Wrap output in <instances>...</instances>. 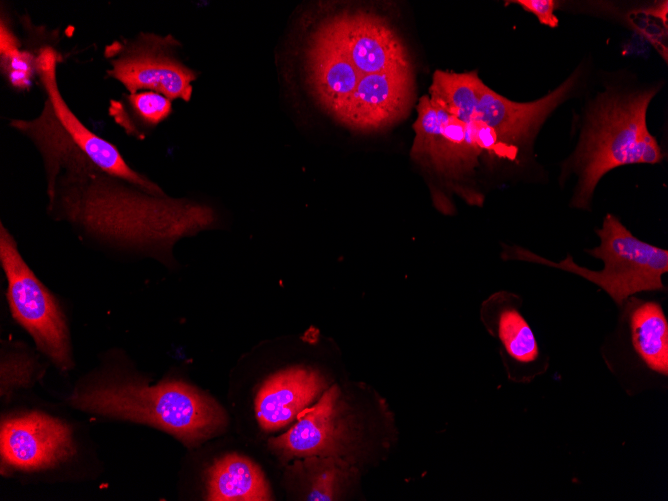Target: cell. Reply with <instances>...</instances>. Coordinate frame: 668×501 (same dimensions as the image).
<instances>
[{
    "label": "cell",
    "instance_id": "19",
    "mask_svg": "<svg viewBox=\"0 0 668 501\" xmlns=\"http://www.w3.org/2000/svg\"><path fill=\"white\" fill-rule=\"evenodd\" d=\"M292 467L306 483L305 500L309 501L337 500L350 473L348 463L338 456H309Z\"/></svg>",
    "mask_w": 668,
    "mask_h": 501
},
{
    "label": "cell",
    "instance_id": "11",
    "mask_svg": "<svg viewBox=\"0 0 668 501\" xmlns=\"http://www.w3.org/2000/svg\"><path fill=\"white\" fill-rule=\"evenodd\" d=\"M339 398V388L330 387L314 406L297 415L292 428L269 440L271 450L283 459L340 455L347 434L340 417Z\"/></svg>",
    "mask_w": 668,
    "mask_h": 501
},
{
    "label": "cell",
    "instance_id": "15",
    "mask_svg": "<svg viewBox=\"0 0 668 501\" xmlns=\"http://www.w3.org/2000/svg\"><path fill=\"white\" fill-rule=\"evenodd\" d=\"M206 488V500L210 501H267L272 498L259 466L236 453L213 462L206 471Z\"/></svg>",
    "mask_w": 668,
    "mask_h": 501
},
{
    "label": "cell",
    "instance_id": "12",
    "mask_svg": "<svg viewBox=\"0 0 668 501\" xmlns=\"http://www.w3.org/2000/svg\"><path fill=\"white\" fill-rule=\"evenodd\" d=\"M576 81L571 76L557 89L534 102L511 101L482 83L479 91L477 121L491 127L503 144L517 148L529 141L541 123L570 92Z\"/></svg>",
    "mask_w": 668,
    "mask_h": 501
},
{
    "label": "cell",
    "instance_id": "1",
    "mask_svg": "<svg viewBox=\"0 0 668 501\" xmlns=\"http://www.w3.org/2000/svg\"><path fill=\"white\" fill-rule=\"evenodd\" d=\"M10 126L42 157L49 215L95 242L169 264L178 240L216 225L207 204L149 193L98 167L70 139L46 97L37 117Z\"/></svg>",
    "mask_w": 668,
    "mask_h": 501
},
{
    "label": "cell",
    "instance_id": "13",
    "mask_svg": "<svg viewBox=\"0 0 668 501\" xmlns=\"http://www.w3.org/2000/svg\"><path fill=\"white\" fill-rule=\"evenodd\" d=\"M316 370L292 367L269 377L259 389L256 415L262 429L275 431L289 424L325 388Z\"/></svg>",
    "mask_w": 668,
    "mask_h": 501
},
{
    "label": "cell",
    "instance_id": "16",
    "mask_svg": "<svg viewBox=\"0 0 668 501\" xmlns=\"http://www.w3.org/2000/svg\"><path fill=\"white\" fill-rule=\"evenodd\" d=\"M632 344L651 370L668 374V323L656 302L637 305L630 315Z\"/></svg>",
    "mask_w": 668,
    "mask_h": 501
},
{
    "label": "cell",
    "instance_id": "21",
    "mask_svg": "<svg viewBox=\"0 0 668 501\" xmlns=\"http://www.w3.org/2000/svg\"><path fill=\"white\" fill-rule=\"evenodd\" d=\"M417 112L418 116L413 125L415 137L411 155L415 159L428 162L433 167L441 142V124L429 96L425 95L419 99Z\"/></svg>",
    "mask_w": 668,
    "mask_h": 501
},
{
    "label": "cell",
    "instance_id": "22",
    "mask_svg": "<svg viewBox=\"0 0 668 501\" xmlns=\"http://www.w3.org/2000/svg\"><path fill=\"white\" fill-rule=\"evenodd\" d=\"M512 2L534 14L543 25L555 28L559 24L557 17L554 15L556 2L553 0H517Z\"/></svg>",
    "mask_w": 668,
    "mask_h": 501
},
{
    "label": "cell",
    "instance_id": "17",
    "mask_svg": "<svg viewBox=\"0 0 668 501\" xmlns=\"http://www.w3.org/2000/svg\"><path fill=\"white\" fill-rule=\"evenodd\" d=\"M477 71L454 73L436 70L429 88L430 101L450 115L468 124L477 121L479 91L482 85Z\"/></svg>",
    "mask_w": 668,
    "mask_h": 501
},
{
    "label": "cell",
    "instance_id": "2",
    "mask_svg": "<svg viewBox=\"0 0 668 501\" xmlns=\"http://www.w3.org/2000/svg\"><path fill=\"white\" fill-rule=\"evenodd\" d=\"M69 402L83 411L152 425L188 445L215 435L227 422L213 398L181 381L100 385L73 394Z\"/></svg>",
    "mask_w": 668,
    "mask_h": 501
},
{
    "label": "cell",
    "instance_id": "3",
    "mask_svg": "<svg viewBox=\"0 0 668 501\" xmlns=\"http://www.w3.org/2000/svg\"><path fill=\"white\" fill-rule=\"evenodd\" d=\"M655 89L604 95L589 115L575 153L579 182L572 205L588 206L600 179L619 166L655 164L663 156L646 125V112Z\"/></svg>",
    "mask_w": 668,
    "mask_h": 501
},
{
    "label": "cell",
    "instance_id": "4",
    "mask_svg": "<svg viewBox=\"0 0 668 501\" xmlns=\"http://www.w3.org/2000/svg\"><path fill=\"white\" fill-rule=\"evenodd\" d=\"M597 234L600 245L587 253L604 262L599 271L577 265L570 255L555 263L528 250L518 248L515 252L522 260L581 276L603 289L618 305L635 293L663 289L662 275L668 271L666 249L639 240L611 214L606 215Z\"/></svg>",
    "mask_w": 668,
    "mask_h": 501
},
{
    "label": "cell",
    "instance_id": "5",
    "mask_svg": "<svg viewBox=\"0 0 668 501\" xmlns=\"http://www.w3.org/2000/svg\"><path fill=\"white\" fill-rule=\"evenodd\" d=\"M0 263L7 280L6 297L13 318L56 366L63 370L71 368L70 337L64 313L54 295L27 265L16 240L2 223Z\"/></svg>",
    "mask_w": 668,
    "mask_h": 501
},
{
    "label": "cell",
    "instance_id": "6",
    "mask_svg": "<svg viewBox=\"0 0 668 501\" xmlns=\"http://www.w3.org/2000/svg\"><path fill=\"white\" fill-rule=\"evenodd\" d=\"M172 36L140 33L134 38L114 41L104 49L111 68L107 75L119 81L128 93L155 91L168 99L188 102L197 73L173 53L178 46Z\"/></svg>",
    "mask_w": 668,
    "mask_h": 501
},
{
    "label": "cell",
    "instance_id": "9",
    "mask_svg": "<svg viewBox=\"0 0 668 501\" xmlns=\"http://www.w3.org/2000/svg\"><path fill=\"white\" fill-rule=\"evenodd\" d=\"M58 60L59 56L52 46H43L37 57V77L44 96L51 102L59 122L70 139L104 171L125 179L149 193L165 195L156 183L131 168L115 145L89 130L73 113L58 87L56 76Z\"/></svg>",
    "mask_w": 668,
    "mask_h": 501
},
{
    "label": "cell",
    "instance_id": "18",
    "mask_svg": "<svg viewBox=\"0 0 668 501\" xmlns=\"http://www.w3.org/2000/svg\"><path fill=\"white\" fill-rule=\"evenodd\" d=\"M109 115L124 131L143 139L147 130L165 120L172 112L171 100L155 91L127 93L110 100Z\"/></svg>",
    "mask_w": 668,
    "mask_h": 501
},
{
    "label": "cell",
    "instance_id": "14",
    "mask_svg": "<svg viewBox=\"0 0 668 501\" xmlns=\"http://www.w3.org/2000/svg\"><path fill=\"white\" fill-rule=\"evenodd\" d=\"M306 59L314 97L337 119L354 92L360 73L320 28L313 35Z\"/></svg>",
    "mask_w": 668,
    "mask_h": 501
},
{
    "label": "cell",
    "instance_id": "8",
    "mask_svg": "<svg viewBox=\"0 0 668 501\" xmlns=\"http://www.w3.org/2000/svg\"><path fill=\"white\" fill-rule=\"evenodd\" d=\"M0 434L2 462L13 469L33 471L51 468L75 453L70 427L41 412L4 418Z\"/></svg>",
    "mask_w": 668,
    "mask_h": 501
},
{
    "label": "cell",
    "instance_id": "10",
    "mask_svg": "<svg viewBox=\"0 0 668 501\" xmlns=\"http://www.w3.org/2000/svg\"><path fill=\"white\" fill-rule=\"evenodd\" d=\"M413 91L412 68L362 75L337 120L364 132L383 129L405 116Z\"/></svg>",
    "mask_w": 668,
    "mask_h": 501
},
{
    "label": "cell",
    "instance_id": "20",
    "mask_svg": "<svg viewBox=\"0 0 668 501\" xmlns=\"http://www.w3.org/2000/svg\"><path fill=\"white\" fill-rule=\"evenodd\" d=\"M498 331L502 343L513 358L523 363L537 359L539 350L535 336L518 311L504 310L499 317Z\"/></svg>",
    "mask_w": 668,
    "mask_h": 501
},
{
    "label": "cell",
    "instance_id": "7",
    "mask_svg": "<svg viewBox=\"0 0 668 501\" xmlns=\"http://www.w3.org/2000/svg\"><path fill=\"white\" fill-rule=\"evenodd\" d=\"M320 29L361 76L411 68L405 45L379 16L361 11L345 12L325 21Z\"/></svg>",
    "mask_w": 668,
    "mask_h": 501
}]
</instances>
